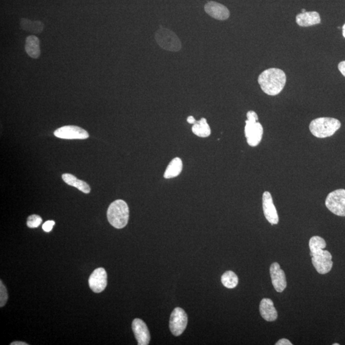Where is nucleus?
I'll use <instances>...</instances> for the list:
<instances>
[{"instance_id": "obj_23", "label": "nucleus", "mask_w": 345, "mask_h": 345, "mask_svg": "<svg viewBox=\"0 0 345 345\" xmlns=\"http://www.w3.org/2000/svg\"><path fill=\"white\" fill-rule=\"evenodd\" d=\"M326 243L323 238L319 236H314L311 238L309 243V246H310V251L314 252L318 249L326 248Z\"/></svg>"}, {"instance_id": "obj_24", "label": "nucleus", "mask_w": 345, "mask_h": 345, "mask_svg": "<svg viewBox=\"0 0 345 345\" xmlns=\"http://www.w3.org/2000/svg\"><path fill=\"white\" fill-rule=\"evenodd\" d=\"M42 222V219L38 215H31L28 218L27 226L30 228H35L38 227Z\"/></svg>"}, {"instance_id": "obj_3", "label": "nucleus", "mask_w": 345, "mask_h": 345, "mask_svg": "<svg viewBox=\"0 0 345 345\" xmlns=\"http://www.w3.org/2000/svg\"><path fill=\"white\" fill-rule=\"evenodd\" d=\"M341 125V122L336 118L321 117L310 123V130L315 137L325 138L334 135Z\"/></svg>"}, {"instance_id": "obj_8", "label": "nucleus", "mask_w": 345, "mask_h": 345, "mask_svg": "<svg viewBox=\"0 0 345 345\" xmlns=\"http://www.w3.org/2000/svg\"><path fill=\"white\" fill-rule=\"evenodd\" d=\"M54 135L56 137L66 140H84L89 138L87 131L78 126L67 125L58 128Z\"/></svg>"}, {"instance_id": "obj_18", "label": "nucleus", "mask_w": 345, "mask_h": 345, "mask_svg": "<svg viewBox=\"0 0 345 345\" xmlns=\"http://www.w3.org/2000/svg\"><path fill=\"white\" fill-rule=\"evenodd\" d=\"M62 179L67 184L75 187L81 191L89 194L91 191L89 185L83 180H78L74 175L70 174L62 175Z\"/></svg>"}, {"instance_id": "obj_7", "label": "nucleus", "mask_w": 345, "mask_h": 345, "mask_svg": "<svg viewBox=\"0 0 345 345\" xmlns=\"http://www.w3.org/2000/svg\"><path fill=\"white\" fill-rule=\"evenodd\" d=\"M187 315L183 309L176 308L171 314L169 329L174 336H179L184 333L187 326Z\"/></svg>"}, {"instance_id": "obj_21", "label": "nucleus", "mask_w": 345, "mask_h": 345, "mask_svg": "<svg viewBox=\"0 0 345 345\" xmlns=\"http://www.w3.org/2000/svg\"><path fill=\"white\" fill-rule=\"evenodd\" d=\"M20 25L23 30L27 31V32L37 33V34L42 33L44 28H45V25L39 20L32 22V20L25 19V18H22L20 20Z\"/></svg>"}, {"instance_id": "obj_5", "label": "nucleus", "mask_w": 345, "mask_h": 345, "mask_svg": "<svg viewBox=\"0 0 345 345\" xmlns=\"http://www.w3.org/2000/svg\"><path fill=\"white\" fill-rule=\"evenodd\" d=\"M310 255L312 256L313 266L319 274H326L331 271L333 265L332 261L333 256L328 251L324 250V249H318L311 252Z\"/></svg>"}, {"instance_id": "obj_13", "label": "nucleus", "mask_w": 345, "mask_h": 345, "mask_svg": "<svg viewBox=\"0 0 345 345\" xmlns=\"http://www.w3.org/2000/svg\"><path fill=\"white\" fill-rule=\"evenodd\" d=\"M132 329L139 345H147L150 343V332L142 320L140 318L135 319L133 321Z\"/></svg>"}, {"instance_id": "obj_9", "label": "nucleus", "mask_w": 345, "mask_h": 345, "mask_svg": "<svg viewBox=\"0 0 345 345\" xmlns=\"http://www.w3.org/2000/svg\"><path fill=\"white\" fill-rule=\"evenodd\" d=\"M244 131L248 145L253 147L258 146L261 142L264 134V128L261 123L247 120Z\"/></svg>"}, {"instance_id": "obj_11", "label": "nucleus", "mask_w": 345, "mask_h": 345, "mask_svg": "<svg viewBox=\"0 0 345 345\" xmlns=\"http://www.w3.org/2000/svg\"><path fill=\"white\" fill-rule=\"evenodd\" d=\"M262 204L265 218L271 225H277L279 223V216L269 192L265 191L263 194Z\"/></svg>"}, {"instance_id": "obj_29", "label": "nucleus", "mask_w": 345, "mask_h": 345, "mask_svg": "<svg viewBox=\"0 0 345 345\" xmlns=\"http://www.w3.org/2000/svg\"><path fill=\"white\" fill-rule=\"evenodd\" d=\"M339 71L345 77V61H341L338 65Z\"/></svg>"}, {"instance_id": "obj_12", "label": "nucleus", "mask_w": 345, "mask_h": 345, "mask_svg": "<svg viewBox=\"0 0 345 345\" xmlns=\"http://www.w3.org/2000/svg\"><path fill=\"white\" fill-rule=\"evenodd\" d=\"M270 274L274 289L277 292H283L287 288V279L285 272L281 269L280 265L277 262L273 263L270 266Z\"/></svg>"}, {"instance_id": "obj_2", "label": "nucleus", "mask_w": 345, "mask_h": 345, "mask_svg": "<svg viewBox=\"0 0 345 345\" xmlns=\"http://www.w3.org/2000/svg\"><path fill=\"white\" fill-rule=\"evenodd\" d=\"M107 217L113 227L117 229L125 227L130 218V208L127 203L122 200L113 202L108 208Z\"/></svg>"}, {"instance_id": "obj_22", "label": "nucleus", "mask_w": 345, "mask_h": 345, "mask_svg": "<svg viewBox=\"0 0 345 345\" xmlns=\"http://www.w3.org/2000/svg\"><path fill=\"white\" fill-rule=\"evenodd\" d=\"M221 282L226 288H234L238 285L239 278L235 272L229 270L224 273L221 276Z\"/></svg>"}, {"instance_id": "obj_1", "label": "nucleus", "mask_w": 345, "mask_h": 345, "mask_svg": "<svg viewBox=\"0 0 345 345\" xmlns=\"http://www.w3.org/2000/svg\"><path fill=\"white\" fill-rule=\"evenodd\" d=\"M258 83L265 94L275 96L280 94L287 83L285 72L279 69H267L258 77Z\"/></svg>"}, {"instance_id": "obj_34", "label": "nucleus", "mask_w": 345, "mask_h": 345, "mask_svg": "<svg viewBox=\"0 0 345 345\" xmlns=\"http://www.w3.org/2000/svg\"><path fill=\"white\" fill-rule=\"evenodd\" d=\"M333 345H339V344L338 343H334V344H333Z\"/></svg>"}, {"instance_id": "obj_33", "label": "nucleus", "mask_w": 345, "mask_h": 345, "mask_svg": "<svg viewBox=\"0 0 345 345\" xmlns=\"http://www.w3.org/2000/svg\"><path fill=\"white\" fill-rule=\"evenodd\" d=\"M306 12V10H305V9H303V10H302V13H305V12Z\"/></svg>"}, {"instance_id": "obj_19", "label": "nucleus", "mask_w": 345, "mask_h": 345, "mask_svg": "<svg viewBox=\"0 0 345 345\" xmlns=\"http://www.w3.org/2000/svg\"><path fill=\"white\" fill-rule=\"evenodd\" d=\"M183 168V163L181 159L175 158L170 162L164 172V177L166 179H172L180 174Z\"/></svg>"}, {"instance_id": "obj_32", "label": "nucleus", "mask_w": 345, "mask_h": 345, "mask_svg": "<svg viewBox=\"0 0 345 345\" xmlns=\"http://www.w3.org/2000/svg\"><path fill=\"white\" fill-rule=\"evenodd\" d=\"M343 37L345 38V24L344 25L343 27Z\"/></svg>"}, {"instance_id": "obj_15", "label": "nucleus", "mask_w": 345, "mask_h": 345, "mask_svg": "<svg viewBox=\"0 0 345 345\" xmlns=\"http://www.w3.org/2000/svg\"><path fill=\"white\" fill-rule=\"evenodd\" d=\"M260 315L265 320L274 321L277 320V312L274 303L270 298H263L260 305Z\"/></svg>"}, {"instance_id": "obj_16", "label": "nucleus", "mask_w": 345, "mask_h": 345, "mask_svg": "<svg viewBox=\"0 0 345 345\" xmlns=\"http://www.w3.org/2000/svg\"><path fill=\"white\" fill-rule=\"evenodd\" d=\"M296 23L300 27H308L320 24L321 18L317 12H301L296 16Z\"/></svg>"}, {"instance_id": "obj_27", "label": "nucleus", "mask_w": 345, "mask_h": 345, "mask_svg": "<svg viewBox=\"0 0 345 345\" xmlns=\"http://www.w3.org/2000/svg\"><path fill=\"white\" fill-rule=\"evenodd\" d=\"M247 118H248V120L251 121V122H258V115L253 111H249L247 113Z\"/></svg>"}, {"instance_id": "obj_26", "label": "nucleus", "mask_w": 345, "mask_h": 345, "mask_svg": "<svg viewBox=\"0 0 345 345\" xmlns=\"http://www.w3.org/2000/svg\"><path fill=\"white\" fill-rule=\"evenodd\" d=\"M55 225V222L54 221H46L42 225V229L46 232H50L53 228L54 225Z\"/></svg>"}, {"instance_id": "obj_6", "label": "nucleus", "mask_w": 345, "mask_h": 345, "mask_svg": "<svg viewBox=\"0 0 345 345\" xmlns=\"http://www.w3.org/2000/svg\"><path fill=\"white\" fill-rule=\"evenodd\" d=\"M326 205L332 213L345 217V189H337L329 193L326 198Z\"/></svg>"}, {"instance_id": "obj_17", "label": "nucleus", "mask_w": 345, "mask_h": 345, "mask_svg": "<svg viewBox=\"0 0 345 345\" xmlns=\"http://www.w3.org/2000/svg\"><path fill=\"white\" fill-rule=\"evenodd\" d=\"M26 52L31 58L37 59L40 55L39 39L34 35L27 38L25 44Z\"/></svg>"}, {"instance_id": "obj_28", "label": "nucleus", "mask_w": 345, "mask_h": 345, "mask_svg": "<svg viewBox=\"0 0 345 345\" xmlns=\"http://www.w3.org/2000/svg\"><path fill=\"white\" fill-rule=\"evenodd\" d=\"M276 345H292L293 344L288 340L287 339L283 338L281 339L280 340L278 341L276 343Z\"/></svg>"}, {"instance_id": "obj_31", "label": "nucleus", "mask_w": 345, "mask_h": 345, "mask_svg": "<svg viewBox=\"0 0 345 345\" xmlns=\"http://www.w3.org/2000/svg\"><path fill=\"white\" fill-rule=\"evenodd\" d=\"M27 343L22 341H14L12 342V343H10V345H28Z\"/></svg>"}, {"instance_id": "obj_20", "label": "nucleus", "mask_w": 345, "mask_h": 345, "mask_svg": "<svg viewBox=\"0 0 345 345\" xmlns=\"http://www.w3.org/2000/svg\"><path fill=\"white\" fill-rule=\"evenodd\" d=\"M192 133L200 138H207L211 134L209 125L208 124L206 118H203L198 122H196L192 127Z\"/></svg>"}, {"instance_id": "obj_10", "label": "nucleus", "mask_w": 345, "mask_h": 345, "mask_svg": "<svg viewBox=\"0 0 345 345\" xmlns=\"http://www.w3.org/2000/svg\"><path fill=\"white\" fill-rule=\"evenodd\" d=\"M89 283L90 288L95 293L103 292L107 284V273L103 268H98L90 275Z\"/></svg>"}, {"instance_id": "obj_25", "label": "nucleus", "mask_w": 345, "mask_h": 345, "mask_svg": "<svg viewBox=\"0 0 345 345\" xmlns=\"http://www.w3.org/2000/svg\"><path fill=\"white\" fill-rule=\"evenodd\" d=\"M8 298L9 297H8L7 288L1 280L0 281V307H4L6 305Z\"/></svg>"}, {"instance_id": "obj_14", "label": "nucleus", "mask_w": 345, "mask_h": 345, "mask_svg": "<svg viewBox=\"0 0 345 345\" xmlns=\"http://www.w3.org/2000/svg\"><path fill=\"white\" fill-rule=\"evenodd\" d=\"M205 12L215 19L224 20L228 19L230 13L225 5L215 2H209L205 5Z\"/></svg>"}, {"instance_id": "obj_30", "label": "nucleus", "mask_w": 345, "mask_h": 345, "mask_svg": "<svg viewBox=\"0 0 345 345\" xmlns=\"http://www.w3.org/2000/svg\"><path fill=\"white\" fill-rule=\"evenodd\" d=\"M187 121L190 124H195V122H197L192 116H190V117H188Z\"/></svg>"}, {"instance_id": "obj_4", "label": "nucleus", "mask_w": 345, "mask_h": 345, "mask_svg": "<svg viewBox=\"0 0 345 345\" xmlns=\"http://www.w3.org/2000/svg\"><path fill=\"white\" fill-rule=\"evenodd\" d=\"M156 42L164 50L177 52L181 50L182 44L179 37L172 31L161 28L155 35Z\"/></svg>"}]
</instances>
